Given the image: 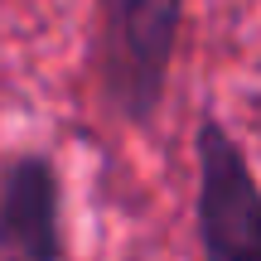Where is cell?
I'll return each instance as SVG.
<instances>
[{
    "label": "cell",
    "instance_id": "1",
    "mask_svg": "<svg viewBox=\"0 0 261 261\" xmlns=\"http://www.w3.org/2000/svg\"><path fill=\"white\" fill-rule=\"evenodd\" d=\"M189 0H97V92L126 126H150L165 107Z\"/></svg>",
    "mask_w": 261,
    "mask_h": 261
},
{
    "label": "cell",
    "instance_id": "2",
    "mask_svg": "<svg viewBox=\"0 0 261 261\" xmlns=\"http://www.w3.org/2000/svg\"><path fill=\"white\" fill-rule=\"evenodd\" d=\"M194 237L203 261H261V179L213 107L194 116Z\"/></svg>",
    "mask_w": 261,
    "mask_h": 261
},
{
    "label": "cell",
    "instance_id": "3",
    "mask_svg": "<svg viewBox=\"0 0 261 261\" xmlns=\"http://www.w3.org/2000/svg\"><path fill=\"white\" fill-rule=\"evenodd\" d=\"M0 261H63V179L39 150L0 165Z\"/></svg>",
    "mask_w": 261,
    "mask_h": 261
}]
</instances>
